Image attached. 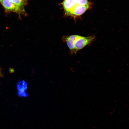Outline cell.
<instances>
[{
	"instance_id": "52a82bcc",
	"label": "cell",
	"mask_w": 129,
	"mask_h": 129,
	"mask_svg": "<svg viewBox=\"0 0 129 129\" xmlns=\"http://www.w3.org/2000/svg\"><path fill=\"white\" fill-rule=\"evenodd\" d=\"M76 3L79 5H88L89 3L87 0H75Z\"/></svg>"
},
{
	"instance_id": "8992f818",
	"label": "cell",
	"mask_w": 129,
	"mask_h": 129,
	"mask_svg": "<svg viewBox=\"0 0 129 129\" xmlns=\"http://www.w3.org/2000/svg\"><path fill=\"white\" fill-rule=\"evenodd\" d=\"M16 5L22 10L25 11L24 6L25 2L24 0H11Z\"/></svg>"
},
{
	"instance_id": "277c9868",
	"label": "cell",
	"mask_w": 129,
	"mask_h": 129,
	"mask_svg": "<svg viewBox=\"0 0 129 129\" xmlns=\"http://www.w3.org/2000/svg\"><path fill=\"white\" fill-rule=\"evenodd\" d=\"M88 7V5H75L72 10L69 16H71L74 17L79 16L85 12L87 9Z\"/></svg>"
},
{
	"instance_id": "9c48e42d",
	"label": "cell",
	"mask_w": 129,
	"mask_h": 129,
	"mask_svg": "<svg viewBox=\"0 0 129 129\" xmlns=\"http://www.w3.org/2000/svg\"></svg>"
},
{
	"instance_id": "5b68a950",
	"label": "cell",
	"mask_w": 129,
	"mask_h": 129,
	"mask_svg": "<svg viewBox=\"0 0 129 129\" xmlns=\"http://www.w3.org/2000/svg\"><path fill=\"white\" fill-rule=\"evenodd\" d=\"M77 5H78L76 3L75 0H64L63 3V5L65 14L69 16L73 8Z\"/></svg>"
},
{
	"instance_id": "6da1fadb",
	"label": "cell",
	"mask_w": 129,
	"mask_h": 129,
	"mask_svg": "<svg viewBox=\"0 0 129 129\" xmlns=\"http://www.w3.org/2000/svg\"><path fill=\"white\" fill-rule=\"evenodd\" d=\"M95 38V37L93 36L84 37L78 35L74 43V47L76 52L90 44L93 41Z\"/></svg>"
},
{
	"instance_id": "3957f363",
	"label": "cell",
	"mask_w": 129,
	"mask_h": 129,
	"mask_svg": "<svg viewBox=\"0 0 129 129\" xmlns=\"http://www.w3.org/2000/svg\"><path fill=\"white\" fill-rule=\"evenodd\" d=\"M78 35H74L64 36L63 37V41L66 43L72 54L76 53L74 47L75 41Z\"/></svg>"
},
{
	"instance_id": "7a4b0ae2",
	"label": "cell",
	"mask_w": 129,
	"mask_h": 129,
	"mask_svg": "<svg viewBox=\"0 0 129 129\" xmlns=\"http://www.w3.org/2000/svg\"><path fill=\"white\" fill-rule=\"evenodd\" d=\"M1 3L6 12L16 13L19 17L21 15H26L25 11L22 10L16 5L11 0H3Z\"/></svg>"
},
{
	"instance_id": "ba28073f",
	"label": "cell",
	"mask_w": 129,
	"mask_h": 129,
	"mask_svg": "<svg viewBox=\"0 0 129 129\" xmlns=\"http://www.w3.org/2000/svg\"><path fill=\"white\" fill-rule=\"evenodd\" d=\"M3 0H0V3Z\"/></svg>"
}]
</instances>
